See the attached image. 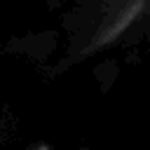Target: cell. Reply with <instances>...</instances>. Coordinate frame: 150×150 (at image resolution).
I'll return each mask as SVG.
<instances>
[{
	"instance_id": "cell-1",
	"label": "cell",
	"mask_w": 150,
	"mask_h": 150,
	"mask_svg": "<svg viewBox=\"0 0 150 150\" xmlns=\"http://www.w3.org/2000/svg\"><path fill=\"white\" fill-rule=\"evenodd\" d=\"M40 150H47V148H40Z\"/></svg>"
}]
</instances>
